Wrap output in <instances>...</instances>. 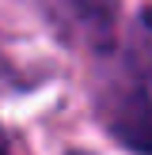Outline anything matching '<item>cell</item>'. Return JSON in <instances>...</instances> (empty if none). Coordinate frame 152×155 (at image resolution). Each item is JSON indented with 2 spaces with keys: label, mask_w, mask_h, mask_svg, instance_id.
Instances as JSON below:
<instances>
[{
  "label": "cell",
  "mask_w": 152,
  "mask_h": 155,
  "mask_svg": "<svg viewBox=\"0 0 152 155\" xmlns=\"http://www.w3.org/2000/svg\"><path fill=\"white\" fill-rule=\"evenodd\" d=\"M114 136L126 144L129 151L152 155V95H137L114 117Z\"/></svg>",
  "instance_id": "obj_1"
},
{
  "label": "cell",
  "mask_w": 152,
  "mask_h": 155,
  "mask_svg": "<svg viewBox=\"0 0 152 155\" xmlns=\"http://www.w3.org/2000/svg\"><path fill=\"white\" fill-rule=\"evenodd\" d=\"M0 155H8V148H4V136H0Z\"/></svg>",
  "instance_id": "obj_2"
},
{
  "label": "cell",
  "mask_w": 152,
  "mask_h": 155,
  "mask_svg": "<svg viewBox=\"0 0 152 155\" xmlns=\"http://www.w3.org/2000/svg\"><path fill=\"white\" fill-rule=\"evenodd\" d=\"M144 19H148V27H152V8H148V12H144Z\"/></svg>",
  "instance_id": "obj_3"
}]
</instances>
